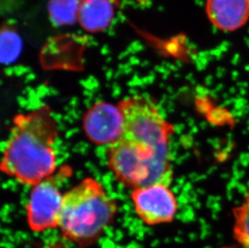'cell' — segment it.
I'll return each instance as SVG.
<instances>
[{
  "label": "cell",
  "instance_id": "obj_1",
  "mask_svg": "<svg viewBox=\"0 0 249 248\" xmlns=\"http://www.w3.org/2000/svg\"><path fill=\"white\" fill-rule=\"evenodd\" d=\"M58 126L49 106L14 118L0 160V171L23 185H33L56 173L54 143Z\"/></svg>",
  "mask_w": 249,
  "mask_h": 248
},
{
  "label": "cell",
  "instance_id": "obj_2",
  "mask_svg": "<svg viewBox=\"0 0 249 248\" xmlns=\"http://www.w3.org/2000/svg\"><path fill=\"white\" fill-rule=\"evenodd\" d=\"M117 202L99 180L87 177L64 194L58 229L78 248L96 244L115 220Z\"/></svg>",
  "mask_w": 249,
  "mask_h": 248
},
{
  "label": "cell",
  "instance_id": "obj_3",
  "mask_svg": "<svg viewBox=\"0 0 249 248\" xmlns=\"http://www.w3.org/2000/svg\"><path fill=\"white\" fill-rule=\"evenodd\" d=\"M107 157L109 169L125 187L135 190L156 183L170 185L173 181L169 154L120 138L109 146Z\"/></svg>",
  "mask_w": 249,
  "mask_h": 248
},
{
  "label": "cell",
  "instance_id": "obj_4",
  "mask_svg": "<svg viewBox=\"0 0 249 248\" xmlns=\"http://www.w3.org/2000/svg\"><path fill=\"white\" fill-rule=\"evenodd\" d=\"M118 106L124 118L121 138L159 153L169 154L174 125L163 116L153 99L137 94L122 99Z\"/></svg>",
  "mask_w": 249,
  "mask_h": 248
},
{
  "label": "cell",
  "instance_id": "obj_5",
  "mask_svg": "<svg viewBox=\"0 0 249 248\" xmlns=\"http://www.w3.org/2000/svg\"><path fill=\"white\" fill-rule=\"evenodd\" d=\"M71 175V168L64 166L50 177L33 185L26 205L27 223L32 231L41 233L58 228L64 197L61 183Z\"/></svg>",
  "mask_w": 249,
  "mask_h": 248
},
{
  "label": "cell",
  "instance_id": "obj_6",
  "mask_svg": "<svg viewBox=\"0 0 249 248\" xmlns=\"http://www.w3.org/2000/svg\"><path fill=\"white\" fill-rule=\"evenodd\" d=\"M131 198L137 216L148 226L172 223L178 211L176 195L163 183L132 190Z\"/></svg>",
  "mask_w": 249,
  "mask_h": 248
},
{
  "label": "cell",
  "instance_id": "obj_7",
  "mask_svg": "<svg viewBox=\"0 0 249 248\" xmlns=\"http://www.w3.org/2000/svg\"><path fill=\"white\" fill-rule=\"evenodd\" d=\"M85 136L95 145L110 146L122 137L124 118L120 106L99 102L86 111L83 118Z\"/></svg>",
  "mask_w": 249,
  "mask_h": 248
},
{
  "label": "cell",
  "instance_id": "obj_8",
  "mask_svg": "<svg viewBox=\"0 0 249 248\" xmlns=\"http://www.w3.org/2000/svg\"><path fill=\"white\" fill-rule=\"evenodd\" d=\"M206 13L213 25L223 32H234L249 20V0H207Z\"/></svg>",
  "mask_w": 249,
  "mask_h": 248
},
{
  "label": "cell",
  "instance_id": "obj_9",
  "mask_svg": "<svg viewBox=\"0 0 249 248\" xmlns=\"http://www.w3.org/2000/svg\"><path fill=\"white\" fill-rule=\"evenodd\" d=\"M115 9V0H81L78 23L89 33H100L111 25Z\"/></svg>",
  "mask_w": 249,
  "mask_h": 248
},
{
  "label": "cell",
  "instance_id": "obj_10",
  "mask_svg": "<svg viewBox=\"0 0 249 248\" xmlns=\"http://www.w3.org/2000/svg\"><path fill=\"white\" fill-rule=\"evenodd\" d=\"M23 50L21 35L14 25L0 26V64L8 65L17 61Z\"/></svg>",
  "mask_w": 249,
  "mask_h": 248
},
{
  "label": "cell",
  "instance_id": "obj_11",
  "mask_svg": "<svg viewBox=\"0 0 249 248\" xmlns=\"http://www.w3.org/2000/svg\"><path fill=\"white\" fill-rule=\"evenodd\" d=\"M233 237L240 248H249V190L242 201L232 209Z\"/></svg>",
  "mask_w": 249,
  "mask_h": 248
},
{
  "label": "cell",
  "instance_id": "obj_12",
  "mask_svg": "<svg viewBox=\"0 0 249 248\" xmlns=\"http://www.w3.org/2000/svg\"><path fill=\"white\" fill-rule=\"evenodd\" d=\"M81 0H50L49 12L55 24H73L78 20Z\"/></svg>",
  "mask_w": 249,
  "mask_h": 248
}]
</instances>
